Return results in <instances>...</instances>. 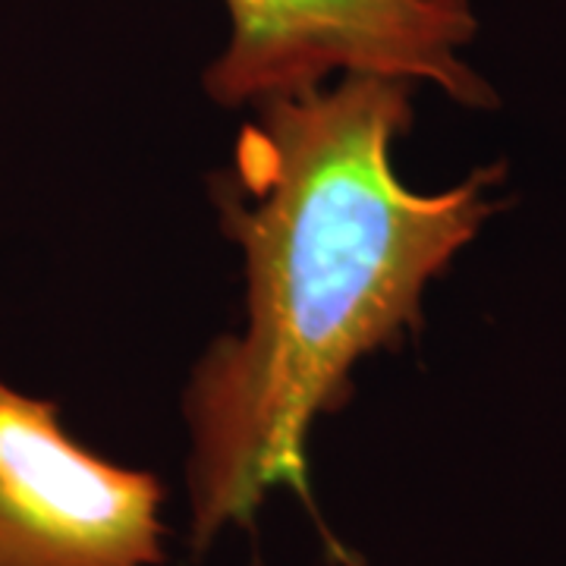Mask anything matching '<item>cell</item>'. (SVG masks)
Listing matches in <instances>:
<instances>
[{"mask_svg":"<svg viewBox=\"0 0 566 566\" xmlns=\"http://www.w3.org/2000/svg\"><path fill=\"white\" fill-rule=\"evenodd\" d=\"M409 126L412 82L349 73L264 98L240 133L218 205L245 255V327L208 346L186 387L199 554L303 482L308 431L344 406L353 365L419 322L428 281L491 214L497 170L431 196L400 182Z\"/></svg>","mask_w":566,"mask_h":566,"instance_id":"6da1fadb","label":"cell"},{"mask_svg":"<svg viewBox=\"0 0 566 566\" xmlns=\"http://www.w3.org/2000/svg\"><path fill=\"white\" fill-rule=\"evenodd\" d=\"M230 44L205 73L218 104L303 95L331 73L434 82L453 102L491 107L494 92L463 61L475 35L469 0H223Z\"/></svg>","mask_w":566,"mask_h":566,"instance_id":"7a4b0ae2","label":"cell"},{"mask_svg":"<svg viewBox=\"0 0 566 566\" xmlns=\"http://www.w3.org/2000/svg\"><path fill=\"white\" fill-rule=\"evenodd\" d=\"M155 472L82 447L51 400L0 381V566H161Z\"/></svg>","mask_w":566,"mask_h":566,"instance_id":"3957f363","label":"cell"}]
</instances>
